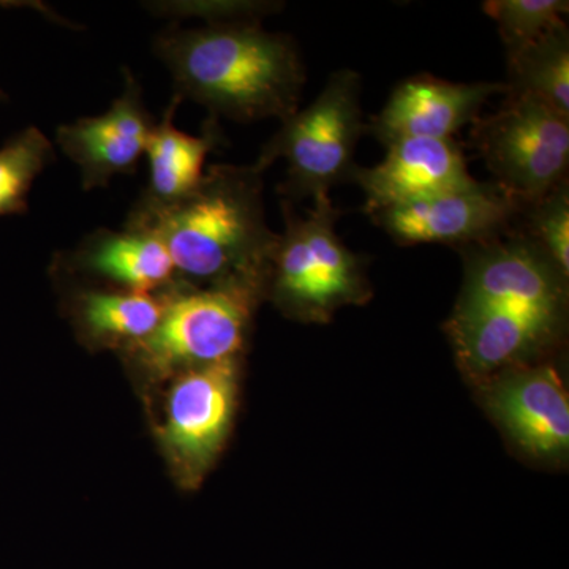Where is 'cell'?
I'll return each mask as SVG.
<instances>
[{"mask_svg": "<svg viewBox=\"0 0 569 569\" xmlns=\"http://www.w3.org/2000/svg\"><path fill=\"white\" fill-rule=\"evenodd\" d=\"M153 52L173 77L174 96L203 104L212 119L283 122L299 110L306 67L298 44L260 20L171 26L156 37Z\"/></svg>", "mask_w": 569, "mask_h": 569, "instance_id": "1", "label": "cell"}, {"mask_svg": "<svg viewBox=\"0 0 569 569\" xmlns=\"http://www.w3.org/2000/svg\"><path fill=\"white\" fill-rule=\"evenodd\" d=\"M263 174L254 164H211L183 200L162 209L133 206L123 224L156 234L182 279L266 288L277 233L266 223Z\"/></svg>", "mask_w": 569, "mask_h": 569, "instance_id": "2", "label": "cell"}, {"mask_svg": "<svg viewBox=\"0 0 569 569\" xmlns=\"http://www.w3.org/2000/svg\"><path fill=\"white\" fill-rule=\"evenodd\" d=\"M284 228L269 258L266 293L287 316L306 323H328L346 306L372 298L365 260L336 231L342 211L329 193L317 194L306 216L280 200Z\"/></svg>", "mask_w": 569, "mask_h": 569, "instance_id": "3", "label": "cell"}, {"mask_svg": "<svg viewBox=\"0 0 569 569\" xmlns=\"http://www.w3.org/2000/svg\"><path fill=\"white\" fill-rule=\"evenodd\" d=\"M361 91L358 71H335L317 99L284 119L266 142L253 164L264 173L277 160H287L280 200L293 204L305 198L313 200L337 183L353 179L356 148L366 133Z\"/></svg>", "mask_w": 569, "mask_h": 569, "instance_id": "4", "label": "cell"}, {"mask_svg": "<svg viewBox=\"0 0 569 569\" xmlns=\"http://www.w3.org/2000/svg\"><path fill=\"white\" fill-rule=\"evenodd\" d=\"M471 126V141L497 186L522 208L568 179L569 118L538 100L505 93L500 110Z\"/></svg>", "mask_w": 569, "mask_h": 569, "instance_id": "5", "label": "cell"}, {"mask_svg": "<svg viewBox=\"0 0 569 569\" xmlns=\"http://www.w3.org/2000/svg\"><path fill=\"white\" fill-rule=\"evenodd\" d=\"M264 293V284L241 282L170 296L156 331L137 343L141 358L160 370L236 358Z\"/></svg>", "mask_w": 569, "mask_h": 569, "instance_id": "6", "label": "cell"}, {"mask_svg": "<svg viewBox=\"0 0 569 569\" xmlns=\"http://www.w3.org/2000/svg\"><path fill=\"white\" fill-rule=\"evenodd\" d=\"M460 249L466 279L452 313L488 307L563 313L568 277L526 234L515 230Z\"/></svg>", "mask_w": 569, "mask_h": 569, "instance_id": "7", "label": "cell"}, {"mask_svg": "<svg viewBox=\"0 0 569 569\" xmlns=\"http://www.w3.org/2000/svg\"><path fill=\"white\" fill-rule=\"evenodd\" d=\"M522 206L496 182L477 179L372 213V222L400 246L466 247L511 233Z\"/></svg>", "mask_w": 569, "mask_h": 569, "instance_id": "8", "label": "cell"}, {"mask_svg": "<svg viewBox=\"0 0 569 569\" xmlns=\"http://www.w3.org/2000/svg\"><path fill=\"white\" fill-rule=\"evenodd\" d=\"M236 358L192 367L168 397L163 440L183 477L200 478L222 448L234 413Z\"/></svg>", "mask_w": 569, "mask_h": 569, "instance_id": "9", "label": "cell"}, {"mask_svg": "<svg viewBox=\"0 0 569 569\" xmlns=\"http://www.w3.org/2000/svg\"><path fill=\"white\" fill-rule=\"evenodd\" d=\"M489 411L527 455L560 459L569 448V399L552 366L516 365L486 380Z\"/></svg>", "mask_w": 569, "mask_h": 569, "instance_id": "10", "label": "cell"}, {"mask_svg": "<svg viewBox=\"0 0 569 569\" xmlns=\"http://www.w3.org/2000/svg\"><path fill=\"white\" fill-rule=\"evenodd\" d=\"M123 78V91L107 112L63 123L56 133L59 148L80 168L86 192L108 187L114 176L137 173L156 126L140 82L127 69Z\"/></svg>", "mask_w": 569, "mask_h": 569, "instance_id": "11", "label": "cell"}, {"mask_svg": "<svg viewBox=\"0 0 569 569\" xmlns=\"http://www.w3.org/2000/svg\"><path fill=\"white\" fill-rule=\"evenodd\" d=\"M507 92L505 82H452L418 74L396 86L383 110L366 123V133L385 148L403 138L452 140L481 118L489 99Z\"/></svg>", "mask_w": 569, "mask_h": 569, "instance_id": "12", "label": "cell"}, {"mask_svg": "<svg viewBox=\"0 0 569 569\" xmlns=\"http://www.w3.org/2000/svg\"><path fill=\"white\" fill-rule=\"evenodd\" d=\"M563 313L516 307H488L452 313L447 323L456 358L466 376L486 381L552 342Z\"/></svg>", "mask_w": 569, "mask_h": 569, "instance_id": "13", "label": "cell"}, {"mask_svg": "<svg viewBox=\"0 0 569 569\" xmlns=\"http://www.w3.org/2000/svg\"><path fill=\"white\" fill-rule=\"evenodd\" d=\"M387 151L383 162L356 168L351 179L366 194L369 216L473 181L455 138H403L388 144Z\"/></svg>", "mask_w": 569, "mask_h": 569, "instance_id": "14", "label": "cell"}, {"mask_svg": "<svg viewBox=\"0 0 569 569\" xmlns=\"http://www.w3.org/2000/svg\"><path fill=\"white\" fill-rule=\"evenodd\" d=\"M56 263L126 287L127 291L149 293L167 287L176 277L173 261L163 242L144 228L123 224L122 231L100 230L86 236Z\"/></svg>", "mask_w": 569, "mask_h": 569, "instance_id": "15", "label": "cell"}, {"mask_svg": "<svg viewBox=\"0 0 569 569\" xmlns=\"http://www.w3.org/2000/svg\"><path fill=\"white\" fill-rule=\"evenodd\" d=\"M182 100L173 96L163 118L153 126L146 144L149 179L134 208L162 209L183 200L204 176L206 157L222 142L216 119H208L203 134L193 137L176 129L174 114Z\"/></svg>", "mask_w": 569, "mask_h": 569, "instance_id": "16", "label": "cell"}, {"mask_svg": "<svg viewBox=\"0 0 569 569\" xmlns=\"http://www.w3.org/2000/svg\"><path fill=\"white\" fill-rule=\"evenodd\" d=\"M508 56L507 93L530 97L569 118V29L567 22Z\"/></svg>", "mask_w": 569, "mask_h": 569, "instance_id": "17", "label": "cell"}, {"mask_svg": "<svg viewBox=\"0 0 569 569\" xmlns=\"http://www.w3.org/2000/svg\"><path fill=\"white\" fill-rule=\"evenodd\" d=\"M164 301L138 291H88L77 302L78 323L100 342L140 343L156 331Z\"/></svg>", "mask_w": 569, "mask_h": 569, "instance_id": "18", "label": "cell"}, {"mask_svg": "<svg viewBox=\"0 0 569 569\" xmlns=\"http://www.w3.org/2000/svg\"><path fill=\"white\" fill-rule=\"evenodd\" d=\"M54 160L52 142L37 127L13 134L0 148V217L28 212L33 181Z\"/></svg>", "mask_w": 569, "mask_h": 569, "instance_id": "19", "label": "cell"}, {"mask_svg": "<svg viewBox=\"0 0 569 569\" xmlns=\"http://www.w3.org/2000/svg\"><path fill=\"white\" fill-rule=\"evenodd\" d=\"M482 10L497 22L507 54L522 50L567 22V0H489Z\"/></svg>", "mask_w": 569, "mask_h": 569, "instance_id": "20", "label": "cell"}, {"mask_svg": "<svg viewBox=\"0 0 569 569\" xmlns=\"http://www.w3.org/2000/svg\"><path fill=\"white\" fill-rule=\"evenodd\" d=\"M522 224L516 230L542 250L561 274L569 276V183L568 179L537 203L523 206Z\"/></svg>", "mask_w": 569, "mask_h": 569, "instance_id": "21", "label": "cell"}]
</instances>
